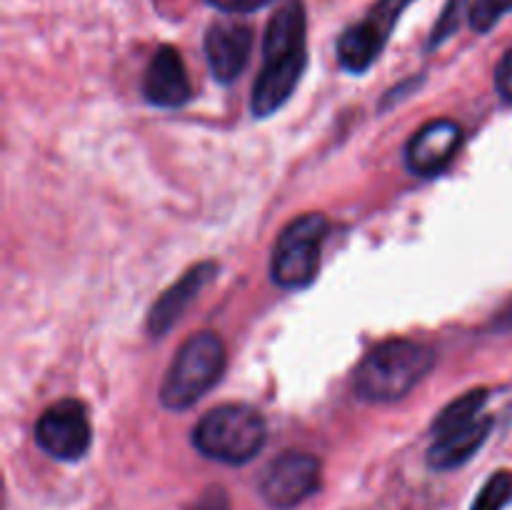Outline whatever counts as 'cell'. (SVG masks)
<instances>
[{
  "mask_svg": "<svg viewBox=\"0 0 512 510\" xmlns=\"http://www.w3.org/2000/svg\"><path fill=\"white\" fill-rule=\"evenodd\" d=\"M305 8L303 0H283L268 20L263 35V68L253 85L255 118H268L275 110L283 108L305 68Z\"/></svg>",
  "mask_w": 512,
  "mask_h": 510,
  "instance_id": "1",
  "label": "cell"
},
{
  "mask_svg": "<svg viewBox=\"0 0 512 510\" xmlns=\"http://www.w3.org/2000/svg\"><path fill=\"white\" fill-rule=\"evenodd\" d=\"M435 350L418 340L393 338L365 355L353 375V390L368 403H395L405 398L433 370Z\"/></svg>",
  "mask_w": 512,
  "mask_h": 510,
  "instance_id": "2",
  "label": "cell"
},
{
  "mask_svg": "<svg viewBox=\"0 0 512 510\" xmlns=\"http://www.w3.org/2000/svg\"><path fill=\"white\" fill-rule=\"evenodd\" d=\"M265 438V418L248 403L218 405L205 413L193 430L195 450L228 465L250 463L263 450Z\"/></svg>",
  "mask_w": 512,
  "mask_h": 510,
  "instance_id": "3",
  "label": "cell"
},
{
  "mask_svg": "<svg viewBox=\"0 0 512 510\" xmlns=\"http://www.w3.org/2000/svg\"><path fill=\"white\" fill-rule=\"evenodd\" d=\"M225 343L220 335L203 330L185 340L160 385V403L168 410H188L218 385L225 373Z\"/></svg>",
  "mask_w": 512,
  "mask_h": 510,
  "instance_id": "4",
  "label": "cell"
},
{
  "mask_svg": "<svg viewBox=\"0 0 512 510\" xmlns=\"http://www.w3.org/2000/svg\"><path fill=\"white\" fill-rule=\"evenodd\" d=\"M328 230V218L320 213L300 215L293 223L285 225L283 233L275 240L273 258H270L273 283L285 290H298L313 283Z\"/></svg>",
  "mask_w": 512,
  "mask_h": 510,
  "instance_id": "5",
  "label": "cell"
},
{
  "mask_svg": "<svg viewBox=\"0 0 512 510\" xmlns=\"http://www.w3.org/2000/svg\"><path fill=\"white\" fill-rule=\"evenodd\" d=\"M415 0H378L360 23L350 25L338 40V63L348 73H365L370 65L383 53L385 43L393 35L395 23L400 15L410 8Z\"/></svg>",
  "mask_w": 512,
  "mask_h": 510,
  "instance_id": "6",
  "label": "cell"
},
{
  "mask_svg": "<svg viewBox=\"0 0 512 510\" xmlns=\"http://www.w3.org/2000/svg\"><path fill=\"white\" fill-rule=\"evenodd\" d=\"M320 488V463L315 455L288 450L265 468L260 495L275 510H293Z\"/></svg>",
  "mask_w": 512,
  "mask_h": 510,
  "instance_id": "7",
  "label": "cell"
},
{
  "mask_svg": "<svg viewBox=\"0 0 512 510\" xmlns=\"http://www.w3.org/2000/svg\"><path fill=\"white\" fill-rule=\"evenodd\" d=\"M35 440L50 458L65 460V463L80 460L88 453L90 440H93L88 413L78 400H58L48 410H43L35 423Z\"/></svg>",
  "mask_w": 512,
  "mask_h": 510,
  "instance_id": "8",
  "label": "cell"
},
{
  "mask_svg": "<svg viewBox=\"0 0 512 510\" xmlns=\"http://www.w3.org/2000/svg\"><path fill=\"white\" fill-rule=\"evenodd\" d=\"M460 143H463V130L455 120H430L408 140V148H405L408 170L420 178L438 175L455 158Z\"/></svg>",
  "mask_w": 512,
  "mask_h": 510,
  "instance_id": "9",
  "label": "cell"
},
{
  "mask_svg": "<svg viewBox=\"0 0 512 510\" xmlns=\"http://www.w3.org/2000/svg\"><path fill=\"white\" fill-rule=\"evenodd\" d=\"M253 50V30L235 20H215L205 33V58L218 83H233Z\"/></svg>",
  "mask_w": 512,
  "mask_h": 510,
  "instance_id": "10",
  "label": "cell"
},
{
  "mask_svg": "<svg viewBox=\"0 0 512 510\" xmlns=\"http://www.w3.org/2000/svg\"><path fill=\"white\" fill-rule=\"evenodd\" d=\"M215 273H218V263L215 260H205V263L193 265L188 273H183V278L175 280L165 293H160V298L155 300L148 313L150 335L160 338V335L168 333L183 318L185 310L193 305V300L203 293L205 285L213 283Z\"/></svg>",
  "mask_w": 512,
  "mask_h": 510,
  "instance_id": "11",
  "label": "cell"
},
{
  "mask_svg": "<svg viewBox=\"0 0 512 510\" xmlns=\"http://www.w3.org/2000/svg\"><path fill=\"white\" fill-rule=\"evenodd\" d=\"M190 78L173 45H160L143 75V98L158 108H180L190 100Z\"/></svg>",
  "mask_w": 512,
  "mask_h": 510,
  "instance_id": "12",
  "label": "cell"
},
{
  "mask_svg": "<svg viewBox=\"0 0 512 510\" xmlns=\"http://www.w3.org/2000/svg\"><path fill=\"white\" fill-rule=\"evenodd\" d=\"M490 430H493V420L480 415L475 423L438 435L428 450V465L433 470L460 468V465H465L475 453H478L480 445L488 440Z\"/></svg>",
  "mask_w": 512,
  "mask_h": 510,
  "instance_id": "13",
  "label": "cell"
},
{
  "mask_svg": "<svg viewBox=\"0 0 512 510\" xmlns=\"http://www.w3.org/2000/svg\"><path fill=\"white\" fill-rule=\"evenodd\" d=\"M485 403H488V390L485 388L470 390V393L455 398L453 403H448L438 415H435L433 435L438 438V435L450 433V430L475 423V420L480 418V413H483Z\"/></svg>",
  "mask_w": 512,
  "mask_h": 510,
  "instance_id": "14",
  "label": "cell"
},
{
  "mask_svg": "<svg viewBox=\"0 0 512 510\" xmlns=\"http://www.w3.org/2000/svg\"><path fill=\"white\" fill-rule=\"evenodd\" d=\"M512 503V473L498 470L488 478L470 510H505Z\"/></svg>",
  "mask_w": 512,
  "mask_h": 510,
  "instance_id": "15",
  "label": "cell"
},
{
  "mask_svg": "<svg viewBox=\"0 0 512 510\" xmlns=\"http://www.w3.org/2000/svg\"><path fill=\"white\" fill-rule=\"evenodd\" d=\"M512 10V0H475L470 5V25L475 33H488Z\"/></svg>",
  "mask_w": 512,
  "mask_h": 510,
  "instance_id": "16",
  "label": "cell"
},
{
  "mask_svg": "<svg viewBox=\"0 0 512 510\" xmlns=\"http://www.w3.org/2000/svg\"><path fill=\"white\" fill-rule=\"evenodd\" d=\"M465 13H470L468 0H448L443 15H440L438 23H435V28H433V33H430V48H438L440 43H445V40H448L450 35L460 28Z\"/></svg>",
  "mask_w": 512,
  "mask_h": 510,
  "instance_id": "17",
  "label": "cell"
},
{
  "mask_svg": "<svg viewBox=\"0 0 512 510\" xmlns=\"http://www.w3.org/2000/svg\"><path fill=\"white\" fill-rule=\"evenodd\" d=\"M208 5H213L220 13H233V15H245L255 13V10L265 8V5L275 3V0H205Z\"/></svg>",
  "mask_w": 512,
  "mask_h": 510,
  "instance_id": "18",
  "label": "cell"
},
{
  "mask_svg": "<svg viewBox=\"0 0 512 510\" xmlns=\"http://www.w3.org/2000/svg\"><path fill=\"white\" fill-rule=\"evenodd\" d=\"M495 88H498V93L503 95L505 100L512 103V48L503 55V60H500L498 68H495Z\"/></svg>",
  "mask_w": 512,
  "mask_h": 510,
  "instance_id": "19",
  "label": "cell"
},
{
  "mask_svg": "<svg viewBox=\"0 0 512 510\" xmlns=\"http://www.w3.org/2000/svg\"><path fill=\"white\" fill-rule=\"evenodd\" d=\"M193 510H230L228 493H225L220 485H210V488L200 495L198 503L193 505Z\"/></svg>",
  "mask_w": 512,
  "mask_h": 510,
  "instance_id": "20",
  "label": "cell"
}]
</instances>
